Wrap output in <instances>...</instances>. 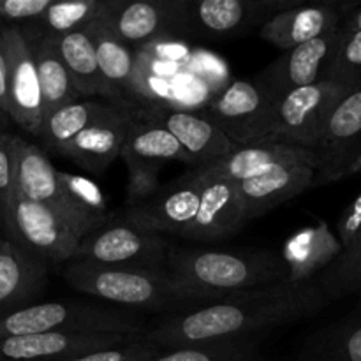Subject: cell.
I'll list each match as a JSON object with an SVG mask.
<instances>
[{
    "instance_id": "836d02e7",
    "label": "cell",
    "mask_w": 361,
    "mask_h": 361,
    "mask_svg": "<svg viewBox=\"0 0 361 361\" xmlns=\"http://www.w3.org/2000/svg\"><path fill=\"white\" fill-rule=\"evenodd\" d=\"M328 300H342L361 293V231L341 256L317 277Z\"/></svg>"
},
{
    "instance_id": "4dcf8cb0",
    "label": "cell",
    "mask_w": 361,
    "mask_h": 361,
    "mask_svg": "<svg viewBox=\"0 0 361 361\" xmlns=\"http://www.w3.org/2000/svg\"><path fill=\"white\" fill-rule=\"evenodd\" d=\"M323 80L355 87L361 83V6H355L338 27V39Z\"/></svg>"
},
{
    "instance_id": "9c48e42d",
    "label": "cell",
    "mask_w": 361,
    "mask_h": 361,
    "mask_svg": "<svg viewBox=\"0 0 361 361\" xmlns=\"http://www.w3.org/2000/svg\"><path fill=\"white\" fill-rule=\"evenodd\" d=\"M275 99L256 81L235 80L222 88L203 115L235 145H247L270 136Z\"/></svg>"
},
{
    "instance_id": "277c9868",
    "label": "cell",
    "mask_w": 361,
    "mask_h": 361,
    "mask_svg": "<svg viewBox=\"0 0 361 361\" xmlns=\"http://www.w3.org/2000/svg\"><path fill=\"white\" fill-rule=\"evenodd\" d=\"M148 324L141 314L111 303L66 300L34 303L0 316V338L53 334L145 335Z\"/></svg>"
},
{
    "instance_id": "d4e9b609",
    "label": "cell",
    "mask_w": 361,
    "mask_h": 361,
    "mask_svg": "<svg viewBox=\"0 0 361 361\" xmlns=\"http://www.w3.org/2000/svg\"><path fill=\"white\" fill-rule=\"evenodd\" d=\"M21 27L27 32L32 49H34L46 115L62 106L83 99L74 87L69 69L63 63L53 37L41 34L34 25H21Z\"/></svg>"
},
{
    "instance_id": "8d00e7d4",
    "label": "cell",
    "mask_w": 361,
    "mask_h": 361,
    "mask_svg": "<svg viewBox=\"0 0 361 361\" xmlns=\"http://www.w3.org/2000/svg\"><path fill=\"white\" fill-rule=\"evenodd\" d=\"M159 351H162V348L148 341L145 335H140V337L126 342V344L99 349V351H92L87 355L74 356V358L62 361H147L157 355Z\"/></svg>"
},
{
    "instance_id": "30bf717a",
    "label": "cell",
    "mask_w": 361,
    "mask_h": 361,
    "mask_svg": "<svg viewBox=\"0 0 361 361\" xmlns=\"http://www.w3.org/2000/svg\"><path fill=\"white\" fill-rule=\"evenodd\" d=\"M298 4L289 0H185L183 32L197 37H240Z\"/></svg>"
},
{
    "instance_id": "6da1fadb",
    "label": "cell",
    "mask_w": 361,
    "mask_h": 361,
    "mask_svg": "<svg viewBox=\"0 0 361 361\" xmlns=\"http://www.w3.org/2000/svg\"><path fill=\"white\" fill-rule=\"evenodd\" d=\"M328 302L316 277L288 279L270 288L238 293L221 302L168 314L150 324L145 337L162 349L257 338L264 331L316 316Z\"/></svg>"
},
{
    "instance_id": "60d3db41",
    "label": "cell",
    "mask_w": 361,
    "mask_h": 361,
    "mask_svg": "<svg viewBox=\"0 0 361 361\" xmlns=\"http://www.w3.org/2000/svg\"><path fill=\"white\" fill-rule=\"evenodd\" d=\"M9 123V60L0 27V130H7Z\"/></svg>"
},
{
    "instance_id": "9a60e30c",
    "label": "cell",
    "mask_w": 361,
    "mask_h": 361,
    "mask_svg": "<svg viewBox=\"0 0 361 361\" xmlns=\"http://www.w3.org/2000/svg\"><path fill=\"white\" fill-rule=\"evenodd\" d=\"M20 196L46 204L60 215L81 238L94 233L83 215L63 194L59 182V169L51 164L44 148L16 137V187Z\"/></svg>"
},
{
    "instance_id": "d590c367",
    "label": "cell",
    "mask_w": 361,
    "mask_h": 361,
    "mask_svg": "<svg viewBox=\"0 0 361 361\" xmlns=\"http://www.w3.org/2000/svg\"><path fill=\"white\" fill-rule=\"evenodd\" d=\"M16 134L0 130V235L6 231V219L16 187Z\"/></svg>"
},
{
    "instance_id": "52a82bcc",
    "label": "cell",
    "mask_w": 361,
    "mask_h": 361,
    "mask_svg": "<svg viewBox=\"0 0 361 361\" xmlns=\"http://www.w3.org/2000/svg\"><path fill=\"white\" fill-rule=\"evenodd\" d=\"M351 88L341 81L319 80L282 95L275 101L271 134L319 152L328 118Z\"/></svg>"
},
{
    "instance_id": "ba28073f",
    "label": "cell",
    "mask_w": 361,
    "mask_h": 361,
    "mask_svg": "<svg viewBox=\"0 0 361 361\" xmlns=\"http://www.w3.org/2000/svg\"><path fill=\"white\" fill-rule=\"evenodd\" d=\"M173 243L168 236L148 235L113 219L108 226L85 236L76 261L141 270H168Z\"/></svg>"
},
{
    "instance_id": "7402d4cb",
    "label": "cell",
    "mask_w": 361,
    "mask_h": 361,
    "mask_svg": "<svg viewBox=\"0 0 361 361\" xmlns=\"http://www.w3.org/2000/svg\"><path fill=\"white\" fill-rule=\"evenodd\" d=\"M49 267L0 235V316L34 305L48 286Z\"/></svg>"
},
{
    "instance_id": "4316f807",
    "label": "cell",
    "mask_w": 361,
    "mask_h": 361,
    "mask_svg": "<svg viewBox=\"0 0 361 361\" xmlns=\"http://www.w3.org/2000/svg\"><path fill=\"white\" fill-rule=\"evenodd\" d=\"M115 108L116 106L92 101V99H80L48 113L39 134L42 148L60 155L74 137L80 136L92 123L109 115Z\"/></svg>"
},
{
    "instance_id": "f546056e",
    "label": "cell",
    "mask_w": 361,
    "mask_h": 361,
    "mask_svg": "<svg viewBox=\"0 0 361 361\" xmlns=\"http://www.w3.org/2000/svg\"><path fill=\"white\" fill-rule=\"evenodd\" d=\"M53 41L81 97H108L101 69H99L97 51L88 34V28L59 35V37H53Z\"/></svg>"
},
{
    "instance_id": "7a4b0ae2",
    "label": "cell",
    "mask_w": 361,
    "mask_h": 361,
    "mask_svg": "<svg viewBox=\"0 0 361 361\" xmlns=\"http://www.w3.org/2000/svg\"><path fill=\"white\" fill-rule=\"evenodd\" d=\"M168 271L180 298L192 307L270 288L291 275L284 256L274 250H207L176 245L169 250Z\"/></svg>"
},
{
    "instance_id": "484cf974",
    "label": "cell",
    "mask_w": 361,
    "mask_h": 361,
    "mask_svg": "<svg viewBox=\"0 0 361 361\" xmlns=\"http://www.w3.org/2000/svg\"><path fill=\"white\" fill-rule=\"evenodd\" d=\"M296 361H361V298L351 312L309 335Z\"/></svg>"
},
{
    "instance_id": "8fae6325",
    "label": "cell",
    "mask_w": 361,
    "mask_h": 361,
    "mask_svg": "<svg viewBox=\"0 0 361 361\" xmlns=\"http://www.w3.org/2000/svg\"><path fill=\"white\" fill-rule=\"evenodd\" d=\"M200 201L201 183L189 169L182 178L162 185L143 203L123 207L116 221L148 235L180 236L196 217Z\"/></svg>"
},
{
    "instance_id": "74e56055",
    "label": "cell",
    "mask_w": 361,
    "mask_h": 361,
    "mask_svg": "<svg viewBox=\"0 0 361 361\" xmlns=\"http://www.w3.org/2000/svg\"><path fill=\"white\" fill-rule=\"evenodd\" d=\"M51 2L53 0H0V27L35 23Z\"/></svg>"
},
{
    "instance_id": "1f68e13d",
    "label": "cell",
    "mask_w": 361,
    "mask_h": 361,
    "mask_svg": "<svg viewBox=\"0 0 361 361\" xmlns=\"http://www.w3.org/2000/svg\"><path fill=\"white\" fill-rule=\"evenodd\" d=\"M109 0H63L51 2L41 20L34 25L41 34L59 35L83 30L106 16Z\"/></svg>"
},
{
    "instance_id": "ac0fdd59",
    "label": "cell",
    "mask_w": 361,
    "mask_h": 361,
    "mask_svg": "<svg viewBox=\"0 0 361 361\" xmlns=\"http://www.w3.org/2000/svg\"><path fill=\"white\" fill-rule=\"evenodd\" d=\"M201 183V201L196 217L178 238L189 242H219L233 236L247 222L236 183L203 176L192 169Z\"/></svg>"
},
{
    "instance_id": "f35d334b",
    "label": "cell",
    "mask_w": 361,
    "mask_h": 361,
    "mask_svg": "<svg viewBox=\"0 0 361 361\" xmlns=\"http://www.w3.org/2000/svg\"><path fill=\"white\" fill-rule=\"evenodd\" d=\"M360 173H361V145L360 147H356L353 152H349L348 155L338 159L337 162H334V164L323 166V168L317 169L316 180H314V187L342 182V180L351 178V176L360 175Z\"/></svg>"
},
{
    "instance_id": "5bb4252c",
    "label": "cell",
    "mask_w": 361,
    "mask_h": 361,
    "mask_svg": "<svg viewBox=\"0 0 361 361\" xmlns=\"http://www.w3.org/2000/svg\"><path fill=\"white\" fill-rule=\"evenodd\" d=\"M288 166H310V168L319 169L321 154L317 150L293 145L270 134L252 143L236 145L235 150L224 159L196 171L210 178L242 183L245 180L264 175L271 169L288 168Z\"/></svg>"
},
{
    "instance_id": "ab89813d",
    "label": "cell",
    "mask_w": 361,
    "mask_h": 361,
    "mask_svg": "<svg viewBox=\"0 0 361 361\" xmlns=\"http://www.w3.org/2000/svg\"><path fill=\"white\" fill-rule=\"evenodd\" d=\"M361 231V192L355 197L351 204L342 212L341 219L337 222V238L341 242L342 249L349 247L353 240Z\"/></svg>"
},
{
    "instance_id": "3957f363",
    "label": "cell",
    "mask_w": 361,
    "mask_h": 361,
    "mask_svg": "<svg viewBox=\"0 0 361 361\" xmlns=\"http://www.w3.org/2000/svg\"><path fill=\"white\" fill-rule=\"evenodd\" d=\"M62 277L78 293L133 312L176 314L194 309L180 298L168 270L108 267L90 261H69Z\"/></svg>"
},
{
    "instance_id": "e0dca14e",
    "label": "cell",
    "mask_w": 361,
    "mask_h": 361,
    "mask_svg": "<svg viewBox=\"0 0 361 361\" xmlns=\"http://www.w3.org/2000/svg\"><path fill=\"white\" fill-rule=\"evenodd\" d=\"M97 51L99 69L104 81L109 104L122 109H134L143 99L140 78V59L129 44L122 41L104 21L88 27Z\"/></svg>"
},
{
    "instance_id": "8992f818",
    "label": "cell",
    "mask_w": 361,
    "mask_h": 361,
    "mask_svg": "<svg viewBox=\"0 0 361 361\" xmlns=\"http://www.w3.org/2000/svg\"><path fill=\"white\" fill-rule=\"evenodd\" d=\"M130 122L120 157L129 169L126 204L134 207L143 203L161 189L159 175L164 164L171 161L189 164L185 150L168 129L145 122L129 111Z\"/></svg>"
},
{
    "instance_id": "e575fe53",
    "label": "cell",
    "mask_w": 361,
    "mask_h": 361,
    "mask_svg": "<svg viewBox=\"0 0 361 361\" xmlns=\"http://www.w3.org/2000/svg\"><path fill=\"white\" fill-rule=\"evenodd\" d=\"M59 182L63 194L69 197L71 203L83 215L85 221L90 224L94 231L104 228L113 221V215L109 214L108 204H106L104 194L94 180L59 169Z\"/></svg>"
},
{
    "instance_id": "7c38bea8",
    "label": "cell",
    "mask_w": 361,
    "mask_h": 361,
    "mask_svg": "<svg viewBox=\"0 0 361 361\" xmlns=\"http://www.w3.org/2000/svg\"><path fill=\"white\" fill-rule=\"evenodd\" d=\"M9 60V115L27 134L39 137L46 118L41 81L30 39L21 25L2 27Z\"/></svg>"
},
{
    "instance_id": "603a6c76",
    "label": "cell",
    "mask_w": 361,
    "mask_h": 361,
    "mask_svg": "<svg viewBox=\"0 0 361 361\" xmlns=\"http://www.w3.org/2000/svg\"><path fill=\"white\" fill-rule=\"evenodd\" d=\"M129 109L115 108L104 118L97 120L74 137L62 150L60 157L69 159L80 168L101 175L120 157L129 130Z\"/></svg>"
},
{
    "instance_id": "44dd1931",
    "label": "cell",
    "mask_w": 361,
    "mask_h": 361,
    "mask_svg": "<svg viewBox=\"0 0 361 361\" xmlns=\"http://www.w3.org/2000/svg\"><path fill=\"white\" fill-rule=\"evenodd\" d=\"M353 7L342 2H300L268 20L259 28V35L275 48L288 51L337 30Z\"/></svg>"
},
{
    "instance_id": "f1b7e54d",
    "label": "cell",
    "mask_w": 361,
    "mask_h": 361,
    "mask_svg": "<svg viewBox=\"0 0 361 361\" xmlns=\"http://www.w3.org/2000/svg\"><path fill=\"white\" fill-rule=\"evenodd\" d=\"M342 245L337 236L331 235L326 224L316 229H305L293 236L282 254L288 263L289 279H314V271H323L341 256Z\"/></svg>"
},
{
    "instance_id": "ffe728a7",
    "label": "cell",
    "mask_w": 361,
    "mask_h": 361,
    "mask_svg": "<svg viewBox=\"0 0 361 361\" xmlns=\"http://www.w3.org/2000/svg\"><path fill=\"white\" fill-rule=\"evenodd\" d=\"M140 335L53 334L0 338V361H62L134 341Z\"/></svg>"
},
{
    "instance_id": "d6986e66",
    "label": "cell",
    "mask_w": 361,
    "mask_h": 361,
    "mask_svg": "<svg viewBox=\"0 0 361 361\" xmlns=\"http://www.w3.org/2000/svg\"><path fill=\"white\" fill-rule=\"evenodd\" d=\"M337 39L338 28L323 37L288 49L284 55L263 69V73L257 74L254 81L259 83L275 101L296 88L317 83L323 80L324 71L331 62Z\"/></svg>"
},
{
    "instance_id": "5b68a950",
    "label": "cell",
    "mask_w": 361,
    "mask_h": 361,
    "mask_svg": "<svg viewBox=\"0 0 361 361\" xmlns=\"http://www.w3.org/2000/svg\"><path fill=\"white\" fill-rule=\"evenodd\" d=\"M4 236L48 267H63L73 261L83 240L56 212L20 196L16 190L7 212Z\"/></svg>"
},
{
    "instance_id": "2e32d148",
    "label": "cell",
    "mask_w": 361,
    "mask_h": 361,
    "mask_svg": "<svg viewBox=\"0 0 361 361\" xmlns=\"http://www.w3.org/2000/svg\"><path fill=\"white\" fill-rule=\"evenodd\" d=\"M185 0H109L106 25L130 48L148 44L159 37L183 32Z\"/></svg>"
},
{
    "instance_id": "83f0119b",
    "label": "cell",
    "mask_w": 361,
    "mask_h": 361,
    "mask_svg": "<svg viewBox=\"0 0 361 361\" xmlns=\"http://www.w3.org/2000/svg\"><path fill=\"white\" fill-rule=\"evenodd\" d=\"M361 145V83L335 106L326 122L319 154L321 166H330Z\"/></svg>"
},
{
    "instance_id": "cb8c5ba5",
    "label": "cell",
    "mask_w": 361,
    "mask_h": 361,
    "mask_svg": "<svg viewBox=\"0 0 361 361\" xmlns=\"http://www.w3.org/2000/svg\"><path fill=\"white\" fill-rule=\"evenodd\" d=\"M317 169L310 166H288L236 183L247 222L312 189Z\"/></svg>"
},
{
    "instance_id": "4fadbf2b",
    "label": "cell",
    "mask_w": 361,
    "mask_h": 361,
    "mask_svg": "<svg viewBox=\"0 0 361 361\" xmlns=\"http://www.w3.org/2000/svg\"><path fill=\"white\" fill-rule=\"evenodd\" d=\"M129 111L145 122L168 129L185 150L192 169L215 164L231 154L236 147L203 113L159 104H143Z\"/></svg>"
},
{
    "instance_id": "d6a6232c",
    "label": "cell",
    "mask_w": 361,
    "mask_h": 361,
    "mask_svg": "<svg viewBox=\"0 0 361 361\" xmlns=\"http://www.w3.org/2000/svg\"><path fill=\"white\" fill-rule=\"evenodd\" d=\"M147 361H267L257 338L162 349Z\"/></svg>"
}]
</instances>
